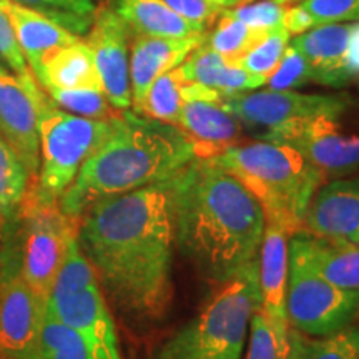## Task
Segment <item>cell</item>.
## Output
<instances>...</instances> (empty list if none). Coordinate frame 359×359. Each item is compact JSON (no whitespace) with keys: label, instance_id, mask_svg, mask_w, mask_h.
<instances>
[{"label":"cell","instance_id":"cell-1","mask_svg":"<svg viewBox=\"0 0 359 359\" xmlns=\"http://www.w3.org/2000/svg\"><path fill=\"white\" fill-rule=\"evenodd\" d=\"M77 240L120 308L143 320L167 313L175 246L170 178L97 201L82 215Z\"/></svg>","mask_w":359,"mask_h":359},{"label":"cell","instance_id":"cell-2","mask_svg":"<svg viewBox=\"0 0 359 359\" xmlns=\"http://www.w3.org/2000/svg\"><path fill=\"white\" fill-rule=\"evenodd\" d=\"M175 243L217 283L258 258L262 205L213 158H193L170 178Z\"/></svg>","mask_w":359,"mask_h":359},{"label":"cell","instance_id":"cell-3","mask_svg":"<svg viewBox=\"0 0 359 359\" xmlns=\"http://www.w3.org/2000/svg\"><path fill=\"white\" fill-rule=\"evenodd\" d=\"M193 158L182 130L125 110L111 118L110 133L85 160L58 206L79 219L97 201L165 182Z\"/></svg>","mask_w":359,"mask_h":359},{"label":"cell","instance_id":"cell-4","mask_svg":"<svg viewBox=\"0 0 359 359\" xmlns=\"http://www.w3.org/2000/svg\"><path fill=\"white\" fill-rule=\"evenodd\" d=\"M230 172L262 205L264 219L291 236L302 230L323 175L294 148L273 142L233 145L213 158Z\"/></svg>","mask_w":359,"mask_h":359},{"label":"cell","instance_id":"cell-5","mask_svg":"<svg viewBox=\"0 0 359 359\" xmlns=\"http://www.w3.org/2000/svg\"><path fill=\"white\" fill-rule=\"evenodd\" d=\"M259 304L257 258L219 283L198 316L161 343L154 359H241L250 320Z\"/></svg>","mask_w":359,"mask_h":359},{"label":"cell","instance_id":"cell-6","mask_svg":"<svg viewBox=\"0 0 359 359\" xmlns=\"http://www.w3.org/2000/svg\"><path fill=\"white\" fill-rule=\"evenodd\" d=\"M110 120L85 118L58 109L42 93L39 105L40 168L37 195L45 200L58 201L72 185L98 145L110 133Z\"/></svg>","mask_w":359,"mask_h":359},{"label":"cell","instance_id":"cell-7","mask_svg":"<svg viewBox=\"0 0 359 359\" xmlns=\"http://www.w3.org/2000/svg\"><path fill=\"white\" fill-rule=\"evenodd\" d=\"M291 327L308 336H330L349 326L359 309V291L336 288L321 278L290 240L285 296Z\"/></svg>","mask_w":359,"mask_h":359},{"label":"cell","instance_id":"cell-8","mask_svg":"<svg viewBox=\"0 0 359 359\" xmlns=\"http://www.w3.org/2000/svg\"><path fill=\"white\" fill-rule=\"evenodd\" d=\"M25 217L20 269L27 285L45 306L70 238L77 235L80 223L62 213L58 201L45 200L37 191L30 198Z\"/></svg>","mask_w":359,"mask_h":359},{"label":"cell","instance_id":"cell-9","mask_svg":"<svg viewBox=\"0 0 359 359\" xmlns=\"http://www.w3.org/2000/svg\"><path fill=\"white\" fill-rule=\"evenodd\" d=\"M266 142L294 148L311 167L326 177H343L359 168V137L346 135L334 116L291 120L269 128Z\"/></svg>","mask_w":359,"mask_h":359},{"label":"cell","instance_id":"cell-10","mask_svg":"<svg viewBox=\"0 0 359 359\" xmlns=\"http://www.w3.org/2000/svg\"><path fill=\"white\" fill-rule=\"evenodd\" d=\"M45 306L27 285L19 251H6L0 269V359H35Z\"/></svg>","mask_w":359,"mask_h":359},{"label":"cell","instance_id":"cell-11","mask_svg":"<svg viewBox=\"0 0 359 359\" xmlns=\"http://www.w3.org/2000/svg\"><path fill=\"white\" fill-rule=\"evenodd\" d=\"M43 90L34 75L17 77L0 67V137L15 151L30 177L40 168L39 105Z\"/></svg>","mask_w":359,"mask_h":359},{"label":"cell","instance_id":"cell-12","mask_svg":"<svg viewBox=\"0 0 359 359\" xmlns=\"http://www.w3.org/2000/svg\"><path fill=\"white\" fill-rule=\"evenodd\" d=\"M222 107L246 125L275 128L291 120L311 116H334L346 110L348 100L333 95H308L293 90H263L253 93L224 95Z\"/></svg>","mask_w":359,"mask_h":359},{"label":"cell","instance_id":"cell-13","mask_svg":"<svg viewBox=\"0 0 359 359\" xmlns=\"http://www.w3.org/2000/svg\"><path fill=\"white\" fill-rule=\"evenodd\" d=\"M128 35L127 24L120 19L114 7L102 6L97 8L87 43L95 57L103 93L111 107L120 111L132 107Z\"/></svg>","mask_w":359,"mask_h":359},{"label":"cell","instance_id":"cell-14","mask_svg":"<svg viewBox=\"0 0 359 359\" xmlns=\"http://www.w3.org/2000/svg\"><path fill=\"white\" fill-rule=\"evenodd\" d=\"M299 231L359 245V180H334L318 188Z\"/></svg>","mask_w":359,"mask_h":359},{"label":"cell","instance_id":"cell-15","mask_svg":"<svg viewBox=\"0 0 359 359\" xmlns=\"http://www.w3.org/2000/svg\"><path fill=\"white\" fill-rule=\"evenodd\" d=\"M356 22L318 25L298 34L290 43L298 48L313 70V82L341 87L356 75L351 58V40Z\"/></svg>","mask_w":359,"mask_h":359},{"label":"cell","instance_id":"cell-16","mask_svg":"<svg viewBox=\"0 0 359 359\" xmlns=\"http://www.w3.org/2000/svg\"><path fill=\"white\" fill-rule=\"evenodd\" d=\"M206 35L196 34L182 39L147 37L132 34L130 45V90L132 107L140 115L145 97L155 82L165 72L177 69L185 58L203 43Z\"/></svg>","mask_w":359,"mask_h":359},{"label":"cell","instance_id":"cell-17","mask_svg":"<svg viewBox=\"0 0 359 359\" xmlns=\"http://www.w3.org/2000/svg\"><path fill=\"white\" fill-rule=\"evenodd\" d=\"M45 313L77 331L95 348L118 353L114 320L98 285L60 298H48Z\"/></svg>","mask_w":359,"mask_h":359},{"label":"cell","instance_id":"cell-18","mask_svg":"<svg viewBox=\"0 0 359 359\" xmlns=\"http://www.w3.org/2000/svg\"><path fill=\"white\" fill-rule=\"evenodd\" d=\"M177 128L190 140L195 158H215L235 145L240 137L238 118L217 102H183Z\"/></svg>","mask_w":359,"mask_h":359},{"label":"cell","instance_id":"cell-19","mask_svg":"<svg viewBox=\"0 0 359 359\" xmlns=\"http://www.w3.org/2000/svg\"><path fill=\"white\" fill-rule=\"evenodd\" d=\"M4 7H6L8 19L15 30L17 42L20 45L22 53L35 80L43 62L53 52L80 40L79 35L72 34L65 27L58 25L57 22L42 15L40 12L20 6L13 0H6Z\"/></svg>","mask_w":359,"mask_h":359},{"label":"cell","instance_id":"cell-20","mask_svg":"<svg viewBox=\"0 0 359 359\" xmlns=\"http://www.w3.org/2000/svg\"><path fill=\"white\" fill-rule=\"evenodd\" d=\"M291 235L276 223L264 224L258 255L259 308L278 321H288L285 309L286 281H288V243Z\"/></svg>","mask_w":359,"mask_h":359},{"label":"cell","instance_id":"cell-21","mask_svg":"<svg viewBox=\"0 0 359 359\" xmlns=\"http://www.w3.org/2000/svg\"><path fill=\"white\" fill-rule=\"evenodd\" d=\"M309 266L336 288L359 291V245L323 240L298 231L290 238Z\"/></svg>","mask_w":359,"mask_h":359},{"label":"cell","instance_id":"cell-22","mask_svg":"<svg viewBox=\"0 0 359 359\" xmlns=\"http://www.w3.org/2000/svg\"><path fill=\"white\" fill-rule=\"evenodd\" d=\"M178 72L187 82H196L218 90L223 95L255 90L266 83V79L250 74L233 62H228L208 45L203 43L185 58Z\"/></svg>","mask_w":359,"mask_h":359},{"label":"cell","instance_id":"cell-23","mask_svg":"<svg viewBox=\"0 0 359 359\" xmlns=\"http://www.w3.org/2000/svg\"><path fill=\"white\" fill-rule=\"evenodd\" d=\"M114 11L135 35L182 39L205 34V25L182 17L163 0H114Z\"/></svg>","mask_w":359,"mask_h":359},{"label":"cell","instance_id":"cell-24","mask_svg":"<svg viewBox=\"0 0 359 359\" xmlns=\"http://www.w3.org/2000/svg\"><path fill=\"white\" fill-rule=\"evenodd\" d=\"M43 90H98L103 92L95 57L87 42H79L58 48L47 60L37 75Z\"/></svg>","mask_w":359,"mask_h":359},{"label":"cell","instance_id":"cell-25","mask_svg":"<svg viewBox=\"0 0 359 359\" xmlns=\"http://www.w3.org/2000/svg\"><path fill=\"white\" fill-rule=\"evenodd\" d=\"M35 359H122L120 353L95 348L82 334L43 311Z\"/></svg>","mask_w":359,"mask_h":359},{"label":"cell","instance_id":"cell-26","mask_svg":"<svg viewBox=\"0 0 359 359\" xmlns=\"http://www.w3.org/2000/svg\"><path fill=\"white\" fill-rule=\"evenodd\" d=\"M288 359H359V330L348 326L330 336H308L290 326Z\"/></svg>","mask_w":359,"mask_h":359},{"label":"cell","instance_id":"cell-27","mask_svg":"<svg viewBox=\"0 0 359 359\" xmlns=\"http://www.w3.org/2000/svg\"><path fill=\"white\" fill-rule=\"evenodd\" d=\"M288 321H278L258 308L250 320V343L245 359H288Z\"/></svg>","mask_w":359,"mask_h":359},{"label":"cell","instance_id":"cell-28","mask_svg":"<svg viewBox=\"0 0 359 359\" xmlns=\"http://www.w3.org/2000/svg\"><path fill=\"white\" fill-rule=\"evenodd\" d=\"M183 82L185 80L180 75L178 67L160 75L148 90L140 115L177 127L180 111L183 107Z\"/></svg>","mask_w":359,"mask_h":359},{"label":"cell","instance_id":"cell-29","mask_svg":"<svg viewBox=\"0 0 359 359\" xmlns=\"http://www.w3.org/2000/svg\"><path fill=\"white\" fill-rule=\"evenodd\" d=\"M268 32L251 29L245 22L233 19L226 13H219L217 27L208 37H205V43L212 50L219 53L228 62H235L248 53Z\"/></svg>","mask_w":359,"mask_h":359},{"label":"cell","instance_id":"cell-30","mask_svg":"<svg viewBox=\"0 0 359 359\" xmlns=\"http://www.w3.org/2000/svg\"><path fill=\"white\" fill-rule=\"evenodd\" d=\"M13 2L40 12L75 35L88 32L97 11L93 0H13Z\"/></svg>","mask_w":359,"mask_h":359},{"label":"cell","instance_id":"cell-31","mask_svg":"<svg viewBox=\"0 0 359 359\" xmlns=\"http://www.w3.org/2000/svg\"><path fill=\"white\" fill-rule=\"evenodd\" d=\"M77 235L70 238L65 258L58 268L48 298H60V296L77 293V291L98 285L95 269L83 255V251L80 250Z\"/></svg>","mask_w":359,"mask_h":359},{"label":"cell","instance_id":"cell-32","mask_svg":"<svg viewBox=\"0 0 359 359\" xmlns=\"http://www.w3.org/2000/svg\"><path fill=\"white\" fill-rule=\"evenodd\" d=\"M29 177L15 151L0 137V217H8L22 203Z\"/></svg>","mask_w":359,"mask_h":359},{"label":"cell","instance_id":"cell-33","mask_svg":"<svg viewBox=\"0 0 359 359\" xmlns=\"http://www.w3.org/2000/svg\"><path fill=\"white\" fill-rule=\"evenodd\" d=\"M45 92L60 109L74 115L85 116V118L110 120L122 114L120 110H114L105 93L98 92V90L48 88Z\"/></svg>","mask_w":359,"mask_h":359},{"label":"cell","instance_id":"cell-34","mask_svg":"<svg viewBox=\"0 0 359 359\" xmlns=\"http://www.w3.org/2000/svg\"><path fill=\"white\" fill-rule=\"evenodd\" d=\"M291 34L285 27L271 30L248 53L238 58L235 64L250 74L266 79L276 70L283 53L288 47Z\"/></svg>","mask_w":359,"mask_h":359},{"label":"cell","instance_id":"cell-35","mask_svg":"<svg viewBox=\"0 0 359 359\" xmlns=\"http://www.w3.org/2000/svg\"><path fill=\"white\" fill-rule=\"evenodd\" d=\"M290 6L291 2L285 0H262V2L240 4V6L223 8L222 13L245 22L251 29L271 32L283 27V19Z\"/></svg>","mask_w":359,"mask_h":359},{"label":"cell","instance_id":"cell-36","mask_svg":"<svg viewBox=\"0 0 359 359\" xmlns=\"http://www.w3.org/2000/svg\"><path fill=\"white\" fill-rule=\"evenodd\" d=\"M313 82V70L303 53L288 43L276 70L269 75L266 85L269 90H293Z\"/></svg>","mask_w":359,"mask_h":359},{"label":"cell","instance_id":"cell-37","mask_svg":"<svg viewBox=\"0 0 359 359\" xmlns=\"http://www.w3.org/2000/svg\"><path fill=\"white\" fill-rule=\"evenodd\" d=\"M313 27L359 22V0H302Z\"/></svg>","mask_w":359,"mask_h":359},{"label":"cell","instance_id":"cell-38","mask_svg":"<svg viewBox=\"0 0 359 359\" xmlns=\"http://www.w3.org/2000/svg\"><path fill=\"white\" fill-rule=\"evenodd\" d=\"M4 4L6 0H0V67L12 72L17 77H29L34 74L29 69L20 45L17 42L15 30H13Z\"/></svg>","mask_w":359,"mask_h":359},{"label":"cell","instance_id":"cell-39","mask_svg":"<svg viewBox=\"0 0 359 359\" xmlns=\"http://www.w3.org/2000/svg\"><path fill=\"white\" fill-rule=\"evenodd\" d=\"M163 2L185 19L205 27L219 17L223 11L222 7L215 6L208 0H163Z\"/></svg>","mask_w":359,"mask_h":359},{"label":"cell","instance_id":"cell-40","mask_svg":"<svg viewBox=\"0 0 359 359\" xmlns=\"http://www.w3.org/2000/svg\"><path fill=\"white\" fill-rule=\"evenodd\" d=\"M351 58H353L354 72H356V75H359V22H356V27H354V32H353Z\"/></svg>","mask_w":359,"mask_h":359},{"label":"cell","instance_id":"cell-41","mask_svg":"<svg viewBox=\"0 0 359 359\" xmlns=\"http://www.w3.org/2000/svg\"><path fill=\"white\" fill-rule=\"evenodd\" d=\"M285 2H291V4H294V2H296V0H285Z\"/></svg>","mask_w":359,"mask_h":359}]
</instances>
